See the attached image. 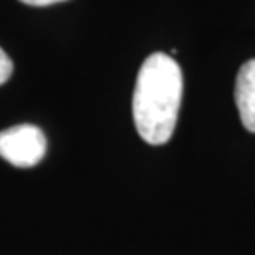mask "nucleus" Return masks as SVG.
Masks as SVG:
<instances>
[{"mask_svg":"<svg viewBox=\"0 0 255 255\" xmlns=\"http://www.w3.org/2000/svg\"><path fill=\"white\" fill-rule=\"evenodd\" d=\"M183 78L170 55H149L140 66L132 97V118L138 134L151 146L172 138L182 104Z\"/></svg>","mask_w":255,"mask_h":255,"instance_id":"nucleus-1","label":"nucleus"},{"mask_svg":"<svg viewBox=\"0 0 255 255\" xmlns=\"http://www.w3.org/2000/svg\"><path fill=\"white\" fill-rule=\"evenodd\" d=\"M46 151V136L34 125H17L0 132V157L13 166H34L44 159Z\"/></svg>","mask_w":255,"mask_h":255,"instance_id":"nucleus-2","label":"nucleus"},{"mask_svg":"<svg viewBox=\"0 0 255 255\" xmlns=\"http://www.w3.org/2000/svg\"><path fill=\"white\" fill-rule=\"evenodd\" d=\"M235 99H237L242 125L250 132H255V59L242 64L237 76Z\"/></svg>","mask_w":255,"mask_h":255,"instance_id":"nucleus-3","label":"nucleus"},{"mask_svg":"<svg viewBox=\"0 0 255 255\" xmlns=\"http://www.w3.org/2000/svg\"><path fill=\"white\" fill-rule=\"evenodd\" d=\"M11 72H13V63H11V59L6 55V51L0 47V85L8 82Z\"/></svg>","mask_w":255,"mask_h":255,"instance_id":"nucleus-4","label":"nucleus"},{"mask_svg":"<svg viewBox=\"0 0 255 255\" xmlns=\"http://www.w3.org/2000/svg\"><path fill=\"white\" fill-rule=\"evenodd\" d=\"M28 6H49V4H57V2H64V0H21Z\"/></svg>","mask_w":255,"mask_h":255,"instance_id":"nucleus-5","label":"nucleus"}]
</instances>
